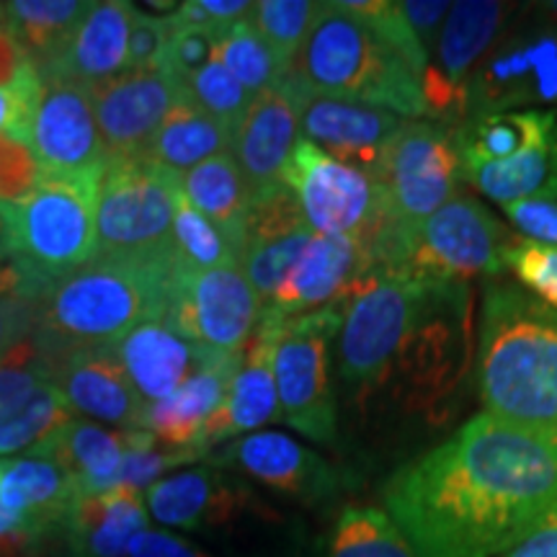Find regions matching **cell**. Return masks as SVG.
<instances>
[{
    "mask_svg": "<svg viewBox=\"0 0 557 557\" xmlns=\"http://www.w3.org/2000/svg\"><path fill=\"white\" fill-rule=\"evenodd\" d=\"M109 160L139 158L186 88L165 67L129 70L88 88Z\"/></svg>",
    "mask_w": 557,
    "mask_h": 557,
    "instance_id": "obj_16",
    "label": "cell"
},
{
    "mask_svg": "<svg viewBox=\"0 0 557 557\" xmlns=\"http://www.w3.org/2000/svg\"><path fill=\"white\" fill-rule=\"evenodd\" d=\"M418 557H504L557 508V434L478 413L382 487Z\"/></svg>",
    "mask_w": 557,
    "mask_h": 557,
    "instance_id": "obj_1",
    "label": "cell"
},
{
    "mask_svg": "<svg viewBox=\"0 0 557 557\" xmlns=\"http://www.w3.org/2000/svg\"><path fill=\"white\" fill-rule=\"evenodd\" d=\"M233 129L207 114L191 96H184L160 124L145 158L178 176L197 169L205 160L230 152Z\"/></svg>",
    "mask_w": 557,
    "mask_h": 557,
    "instance_id": "obj_33",
    "label": "cell"
},
{
    "mask_svg": "<svg viewBox=\"0 0 557 557\" xmlns=\"http://www.w3.org/2000/svg\"><path fill=\"white\" fill-rule=\"evenodd\" d=\"M173 261L186 274L240 263L238 250L227 240V235L199 209H194L184 191L178 194L176 214H173Z\"/></svg>",
    "mask_w": 557,
    "mask_h": 557,
    "instance_id": "obj_39",
    "label": "cell"
},
{
    "mask_svg": "<svg viewBox=\"0 0 557 557\" xmlns=\"http://www.w3.org/2000/svg\"><path fill=\"white\" fill-rule=\"evenodd\" d=\"M184 88L207 114H212L214 120H220L233 132L240 124L243 114L248 111L250 101H253V96L240 86L238 78L220 60V52L205 67H199L184 83Z\"/></svg>",
    "mask_w": 557,
    "mask_h": 557,
    "instance_id": "obj_44",
    "label": "cell"
},
{
    "mask_svg": "<svg viewBox=\"0 0 557 557\" xmlns=\"http://www.w3.org/2000/svg\"><path fill=\"white\" fill-rule=\"evenodd\" d=\"M220 60L225 62L230 73L238 78L243 88L250 96H259L263 90L276 88L287 78L284 67L278 65L276 54L271 47L256 34L253 26L246 21H238L222 34L220 39Z\"/></svg>",
    "mask_w": 557,
    "mask_h": 557,
    "instance_id": "obj_41",
    "label": "cell"
},
{
    "mask_svg": "<svg viewBox=\"0 0 557 557\" xmlns=\"http://www.w3.org/2000/svg\"><path fill=\"white\" fill-rule=\"evenodd\" d=\"M540 24L500 34L468 81L470 120L498 111L557 109V24Z\"/></svg>",
    "mask_w": 557,
    "mask_h": 557,
    "instance_id": "obj_12",
    "label": "cell"
},
{
    "mask_svg": "<svg viewBox=\"0 0 557 557\" xmlns=\"http://www.w3.org/2000/svg\"><path fill=\"white\" fill-rule=\"evenodd\" d=\"M114 348L137 395L148 406L176 393L201 367L209 351H214L178 336L165 318L145 320Z\"/></svg>",
    "mask_w": 557,
    "mask_h": 557,
    "instance_id": "obj_28",
    "label": "cell"
},
{
    "mask_svg": "<svg viewBox=\"0 0 557 557\" xmlns=\"http://www.w3.org/2000/svg\"><path fill=\"white\" fill-rule=\"evenodd\" d=\"M0 24H5V3H0Z\"/></svg>",
    "mask_w": 557,
    "mask_h": 557,
    "instance_id": "obj_59",
    "label": "cell"
},
{
    "mask_svg": "<svg viewBox=\"0 0 557 557\" xmlns=\"http://www.w3.org/2000/svg\"><path fill=\"white\" fill-rule=\"evenodd\" d=\"M344 315L346 299H341L308 315L287 318L278 333L274 374L282 418L315 444H333L338 436L331 357Z\"/></svg>",
    "mask_w": 557,
    "mask_h": 557,
    "instance_id": "obj_9",
    "label": "cell"
},
{
    "mask_svg": "<svg viewBox=\"0 0 557 557\" xmlns=\"http://www.w3.org/2000/svg\"><path fill=\"white\" fill-rule=\"evenodd\" d=\"M312 238L315 230L308 225L302 207L287 184L250 199L240 269L261 305L276 295Z\"/></svg>",
    "mask_w": 557,
    "mask_h": 557,
    "instance_id": "obj_19",
    "label": "cell"
},
{
    "mask_svg": "<svg viewBox=\"0 0 557 557\" xmlns=\"http://www.w3.org/2000/svg\"><path fill=\"white\" fill-rule=\"evenodd\" d=\"M78 500L65 472L47 459L18 457L0 462V511L37 537H52Z\"/></svg>",
    "mask_w": 557,
    "mask_h": 557,
    "instance_id": "obj_30",
    "label": "cell"
},
{
    "mask_svg": "<svg viewBox=\"0 0 557 557\" xmlns=\"http://www.w3.org/2000/svg\"><path fill=\"white\" fill-rule=\"evenodd\" d=\"M16 253V240H13V222L9 207L0 205V256Z\"/></svg>",
    "mask_w": 557,
    "mask_h": 557,
    "instance_id": "obj_57",
    "label": "cell"
},
{
    "mask_svg": "<svg viewBox=\"0 0 557 557\" xmlns=\"http://www.w3.org/2000/svg\"><path fill=\"white\" fill-rule=\"evenodd\" d=\"M60 357L32 331L0 357V421L24 408L41 387L54 385Z\"/></svg>",
    "mask_w": 557,
    "mask_h": 557,
    "instance_id": "obj_38",
    "label": "cell"
},
{
    "mask_svg": "<svg viewBox=\"0 0 557 557\" xmlns=\"http://www.w3.org/2000/svg\"><path fill=\"white\" fill-rule=\"evenodd\" d=\"M148 529V506L139 491L111 487L81 498L52 534L65 557H129V545Z\"/></svg>",
    "mask_w": 557,
    "mask_h": 557,
    "instance_id": "obj_26",
    "label": "cell"
},
{
    "mask_svg": "<svg viewBox=\"0 0 557 557\" xmlns=\"http://www.w3.org/2000/svg\"><path fill=\"white\" fill-rule=\"evenodd\" d=\"M37 305L32 299H0V357L34 331Z\"/></svg>",
    "mask_w": 557,
    "mask_h": 557,
    "instance_id": "obj_54",
    "label": "cell"
},
{
    "mask_svg": "<svg viewBox=\"0 0 557 557\" xmlns=\"http://www.w3.org/2000/svg\"><path fill=\"white\" fill-rule=\"evenodd\" d=\"M282 325V318H274L261 310L259 329H256L246 348H243V367L238 377L233 380L225 406L209 418L205 431H201L197 444L201 457L212 447H218V444L227 442V438L261 429L263 423L282 418L274 374V357Z\"/></svg>",
    "mask_w": 557,
    "mask_h": 557,
    "instance_id": "obj_20",
    "label": "cell"
},
{
    "mask_svg": "<svg viewBox=\"0 0 557 557\" xmlns=\"http://www.w3.org/2000/svg\"><path fill=\"white\" fill-rule=\"evenodd\" d=\"M284 184L318 235L361 240L387 214L380 186L364 173L331 158L305 137L297 139Z\"/></svg>",
    "mask_w": 557,
    "mask_h": 557,
    "instance_id": "obj_14",
    "label": "cell"
},
{
    "mask_svg": "<svg viewBox=\"0 0 557 557\" xmlns=\"http://www.w3.org/2000/svg\"><path fill=\"white\" fill-rule=\"evenodd\" d=\"M101 173H47L24 205L9 207L16 253L41 274L62 278L96 256V197Z\"/></svg>",
    "mask_w": 557,
    "mask_h": 557,
    "instance_id": "obj_10",
    "label": "cell"
},
{
    "mask_svg": "<svg viewBox=\"0 0 557 557\" xmlns=\"http://www.w3.org/2000/svg\"><path fill=\"white\" fill-rule=\"evenodd\" d=\"M462 178H468L480 194L498 201L500 207L508 201L553 191L557 189V137L511 160L468 165L462 169Z\"/></svg>",
    "mask_w": 557,
    "mask_h": 557,
    "instance_id": "obj_36",
    "label": "cell"
},
{
    "mask_svg": "<svg viewBox=\"0 0 557 557\" xmlns=\"http://www.w3.org/2000/svg\"><path fill=\"white\" fill-rule=\"evenodd\" d=\"M26 139L45 171L58 176L101 173L109 160L88 88L54 75H41Z\"/></svg>",
    "mask_w": 557,
    "mask_h": 557,
    "instance_id": "obj_15",
    "label": "cell"
},
{
    "mask_svg": "<svg viewBox=\"0 0 557 557\" xmlns=\"http://www.w3.org/2000/svg\"><path fill=\"white\" fill-rule=\"evenodd\" d=\"M34 75H39V70L34 67L16 34L9 29V24H0V90L21 86Z\"/></svg>",
    "mask_w": 557,
    "mask_h": 557,
    "instance_id": "obj_53",
    "label": "cell"
},
{
    "mask_svg": "<svg viewBox=\"0 0 557 557\" xmlns=\"http://www.w3.org/2000/svg\"><path fill=\"white\" fill-rule=\"evenodd\" d=\"M511 16V3H496V0H459V3H451L442 34L436 39L434 62H429V65L438 70L455 86L468 88L472 70L480 65V60L500 39Z\"/></svg>",
    "mask_w": 557,
    "mask_h": 557,
    "instance_id": "obj_31",
    "label": "cell"
},
{
    "mask_svg": "<svg viewBox=\"0 0 557 557\" xmlns=\"http://www.w3.org/2000/svg\"><path fill=\"white\" fill-rule=\"evenodd\" d=\"M364 276L367 263L357 240L315 233L302 259L295 263L276 295L263 305V312L282 320L308 315L348 299Z\"/></svg>",
    "mask_w": 557,
    "mask_h": 557,
    "instance_id": "obj_24",
    "label": "cell"
},
{
    "mask_svg": "<svg viewBox=\"0 0 557 557\" xmlns=\"http://www.w3.org/2000/svg\"><path fill=\"white\" fill-rule=\"evenodd\" d=\"M475 382L485 413L557 434V310L517 284H487Z\"/></svg>",
    "mask_w": 557,
    "mask_h": 557,
    "instance_id": "obj_2",
    "label": "cell"
},
{
    "mask_svg": "<svg viewBox=\"0 0 557 557\" xmlns=\"http://www.w3.org/2000/svg\"><path fill=\"white\" fill-rule=\"evenodd\" d=\"M320 11H323V3H312V0H259L253 3L248 24L267 41L278 65L289 75Z\"/></svg>",
    "mask_w": 557,
    "mask_h": 557,
    "instance_id": "obj_40",
    "label": "cell"
},
{
    "mask_svg": "<svg viewBox=\"0 0 557 557\" xmlns=\"http://www.w3.org/2000/svg\"><path fill=\"white\" fill-rule=\"evenodd\" d=\"M39 86L41 75H34L32 81L21 83V86L0 90V132H13V135L26 137Z\"/></svg>",
    "mask_w": 557,
    "mask_h": 557,
    "instance_id": "obj_51",
    "label": "cell"
},
{
    "mask_svg": "<svg viewBox=\"0 0 557 557\" xmlns=\"http://www.w3.org/2000/svg\"><path fill=\"white\" fill-rule=\"evenodd\" d=\"M389 111L310 96L305 103L299 132L331 158L351 165L369 178H377L389 139L403 127Z\"/></svg>",
    "mask_w": 557,
    "mask_h": 557,
    "instance_id": "obj_23",
    "label": "cell"
},
{
    "mask_svg": "<svg viewBox=\"0 0 557 557\" xmlns=\"http://www.w3.org/2000/svg\"><path fill=\"white\" fill-rule=\"evenodd\" d=\"M400 5H403V13H406L410 29L416 34V39L421 41V47L426 50L431 60L451 3H447V0H403Z\"/></svg>",
    "mask_w": 557,
    "mask_h": 557,
    "instance_id": "obj_52",
    "label": "cell"
},
{
    "mask_svg": "<svg viewBox=\"0 0 557 557\" xmlns=\"http://www.w3.org/2000/svg\"><path fill=\"white\" fill-rule=\"evenodd\" d=\"M557 137V109H521L472 116L457 129L462 169L500 163Z\"/></svg>",
    "mask_w": 557,
    "mask_h": 557,
    "instance_id": "obj_32",
    "label": "cell"
},
{
    "mask_svg": "<svg viewBox=\"0 0 557 557\" xmlns=\"http://www.w3.org/2000/svg\"><path fill=\"white\" fill-rule=\"evenodd\" d=\"M90 5L94 3L88 0H13L5 3V24L16 34L34 67L47 73L67 50Z\"/></svg>",
    "mask_w": 557,
    "mask_h": 557,
    "instance_id": "obj_35",
    "label": "cell"
},
{
    "mask_svg": "<svg viewBox=\"0 0 557 557\" xmlns=\"http://www.w3.org/2000/svg\"><path fill=\"white\" fill-rule=\"evenodd\" d=\"M292 75L312 96L382 109L400 120H426L416 70L338 3H323Z\"/></svg>",
    "mask_w": 557,
    "mask_h": 557,
    "instance_id": "obj_4",
    "label": "cell"
},
{
    "mask_svg": "<svg viewBox=\"0 0 557 557\" xmlns=\"http://www.w3.org/2000/svg\"><path fill=\"white\" fill-rule=\"evenodd\" d=\"M472 361V302L468 284L431 282L421 315L403 341L387 382L408 408H434Z\"/></svg>",
    "mask_w": 557,
    "mask_h": 557,
    "instance_id": "obj_8",
    "label": "cell"
},
{
    "mask_svg": "<svg viewBox=\"0 0 557 557\" xmlns=\"http://www.w3.org/2000/svg\"><path fill=\"white\" fill-rule=\"evenodd\" d=\"M462 178L457 132L429 120H406L389 139L374 184L403 227H413L457 197Z\"/></svg>",
    "mask_w": 557,
    "mask_h": 557,
    "instance_id": "obj_11",
    "label": "cell"
},
{
    "mask_svg": "<svg viewBox=\"0 0 557 557\" xmlns=\"http://www.w3.org/2000/svg\"><path fill=\"white\" fill-rule=\"evenodd\" d=\"M338 9L351 13L354 18H359L361 24L377 34L382 41H387L416 70L418 78L426 73L431 60L421 41L416 39L413 29H410L400 3H393V0H338Z\"/></svg>",
    "mask_w": 557,
    "mask_h": 557,
    "instance_id": "obj_43",
    "label": "cell"
},
{
    "mask_svg": "<svg viewBox=\"0 0 557 557\" xmlns=\"http://www.w3.org/2000/svg\"><path fill=\"white\" fill-rule=\"evenodd\" d=\"M181 191L194 209H199L227 235V240L240 256L253 194H250L233 152H220V156L199 163L197 169L186 171L181 176Z\"/></svg>",
    "mask_w": 557,
    "mask_h": 557,
    "instance_id": "obj_34",
    "label": "cell"
},
{
    "mask_svg": "<svg viewBox=\"0 0 557 557\" xmlns=\"http://www.w3.org/2000/svg\"><path fill=\"white\" fill-rule=\"evenodd\" d=\"M165 41H169V16H150V13L137 11L129 37L127 73L129 70L160 67Z\"/></svg>",
    "mask_w": 557,
    "mask_h": 557,
    "instance_id": "obj_49",
    "label": "cell"
},
{
    "mask_svg": "<svg viewBox=\"0 0 557 557\" xmlns=\"http://www.w3.org/2000/svg\"><path fill=\"white\" fill-rule=\"evenodd\" d=\"M261 310L240 263H233L201 274L176 271L163 318L191 344L240 354L259 329Z\"/></svg>",
    "mask_w": 557,
    "mask_h": 557,
    "instance_id": "obj_13",
    "label": "cell"
},
{
    "mask_svg": "<svg viewBox=\"0 0 557 557\" xmlns=\"http://www.w3.org/2000/svg\"><path fill=\"white\" fill-rule=\"evenodd\" d=\"M429 287L431 282L406 274H369L348 295L338 333V377L354 400L369 398L387 382Z\"/></svg>",
    "mask_w": 557,
    "mask_h": 557,
    "instance_id": "obj_6",
    "label": "cell"
},
{
    "mask_svg": "<svg viewBox=\"0 0 557 557\" xmlns=\"http://www.w3.org/2000/svg\"><path fill=\"white\" fill-rule=\"evenodd\" d=\"M506 218L524 235V240L557 246V189L534 194L504 205Z\"/></svg>",
    "mask_w": 557,
    "mask_h": 557,
    "instance_id": "obj_48",
    "label": "cell"
},
{
    "mask_svg": "<svg viewBox=\"0 0 557 557\" xmlns=\"http://www.w3.org/2000/svg\"><path fill=\"white\" fill-rule=\"evenodd\" d=\"M504 263L529 295L557 310V246L517 238L506 248Z\"/></svg>",
    "mask_w": 557,
    "mask_h": 557,
    "instance_id": "obj_47",
    "label": "cell"
},
{
    "mask_svg": "<svg viewBox=\"0 0 557 557\" xmlns=\"http://www.w3.org/2000/svg\"><path fill=\"white\" fill-rule=\"evenodd\" d=\"M537 11L542 13V16L555 21L557 24V0H547V3H537Z\"/></svg>",
    "mask_w": 557,
    "mask_h": 557,
    "instance_id": "obj_58",
    "label": "cell"
},
{
    "mask_svg": "<svg viewBox=\"0 0 557 557\" xmlns=\"http://www.w3.org/2000/svg\"><path fill=\"white\" fill-rule=\"evenodd\" d=\"M145 500L152 519L186 532L225 529L253 506H261L246 485L225 475L218 465H201L158 480L148 487Z\"/></svg>",
    "mask_w": 557,
    "mask_h": 557,
    "instance_id": "obj_21",
    "label": "cell"
},
{
    "mask_svg": "<svg viewBox=\"0 0 557 557\" xmlns=\"http://www.w3.org/2000/svg\"><path fill=\"white\" fill-rule=\"evenodd\" d=\"M310 90L295 75H287L276 88L253 96L250 107L233 132L235 163L240 165L250 194H263L284 186L289 158L299 139L305 103Z\"/></svg>",
    "mask_w": 557,
    "mask_h": 557,
    "instance_id": "obj_17",
    "label": "cell"
},
{
    "mask_svg": "<svg viewBox=\"0 0 557 557\" xmlns=\"http://www.w3.org/2000/svg\"><path fill=\"white\" fill-rule=\"evenodd\" d=\"M201 459L194 449H169L158 442L150 431H127V447H124L120 487L143 491L158 483L163 472H169L178 465L197 462Z\"/></svg>",
    "mask_w": 557,
    "mask_h": 557,
    "instance_id": "obj_45",
    "label": "cell"
},
{
    "mask_svg": "<svg viewBox=\"0 0 557 557\" xmlns=\"http://www.w3.org/2000/svg\"><path fill=\"white\" fill-rule=\"evenodd\" d=\"M504 557H557V508Z\"/></svg>",
    "mask_w": 557,
    "mask_h": 557,
    "instance_id": "obj_56",
    "label": "cell"
},
{
    "mask_svg": "<svg viewBox=\"0 0 557 557\" xmlns=\"http://www.w3.org/2000/svg\"><path fill=\"white\" fill-rule=\"evenodd\" d=\"M45 178L47 171L29 139L13 132H0V205H24Z\"/></svg>",
    "mask_w": 557,
    "mask_h": 557,
    "instance_id": "obj_46",
    "label": "cell"
},
{
    "mask_svg": "<svg viewBox=\"0 0 557 557\" xmlns=\"http://www.w3.org/2000/svg\"><path fill=\"white\" fill-rule=\"evenodd\" d=\"M54 385L70 408L114 423L122 431H143L148 403L137 395L114 346H83L60 359Z\"/></svg>",
    "mask_w": 557,
    "mask_h": 557,
    "instance_id": "obj_22",
    "label": "cell"
},
{
    "mask_svg": "<svg viewBox=\"0 0 557 557\" xmlns=\"http://www.w3.org/2000/svg\"><path fill=\"white\" fill-rule=\"evenodd\" d=\"M124 447H127V431H111L99 423L70 418L65 426L26 451V457L58 465L78 498H88L120 487Z\"/></svg>",
    "mask_w": 557,
    "mask_h": 557,
    "instance_id": "obj_29",
    "label": "cell"
},
{
    "mask_svg": "<svg viewBox=\"0 0 557 557\" xmlns=\"http://www.w3.org/2000/svg\"><path fill=\"white\" fill-rule=\"evenodd\" d=\"M243 367L240 354L209 351L201 367L165 400H158L145 410L143 431H150L169 449H197L207 421L225 406L233 380Z\"/></svg>",
    "mask_w": 557,
    "mask_h": 557,
    "instance_id": "obj_25",
    "label": "cell"
},
{
    "mask_svg": "<svg viewBox=\"0 0 557 557\" xmlns=\"http://www.w3.org/2000/svg\"><path fill=\"white\" fill-rule=\"evenodd\" d=\"M70 403L58 385L41 387L16 413L0 421V455L29 451L70 421Z\"/></svg>",
    "mask_w": 557,
    "mask_h": 557,
    "instance_id": "obj_42",
    "label": "cell"
},
{
    "mask_svg": "<svg viewBox=\"0 0 557 557\" xmlns=\"http://www.w3.org/2000/svg\"><path fill=\"white\" fill-rule=\"evenodd\" d=\"M181 176L145 156L107 160L96 197V256L150 261L173 250Z\"/></svg>",
    "mask_w": 557,
    "mask_h": 557,
    "instance_id": "obj_7",
    "label": "cell"
},
{
    "mask_svg": "<svg viewBox=\"0 0 557 557\" xmlns=\"http://www.w3.org/2000/svg\"><path fill=\"white\" fill-rule=\"evenodd\" d=\"M323 557H418L406 534L374 506H348L333 521Z\"/></svg>",
    "mask_w": 557,
    "mask_h": 557,
    "instance_id": "obj_37",
    "label": "cell"
},
{
    "mask_svg": "<svg viewBox=\"0 0 557 557\" xmlns=\"http://www.w3.org/2000/svg\"><path fill=\"white\" fill-rule=\"evenodd\" d=\"M54 278L24 259V256H0V299H32L39 302L52 287Z\"/></svg>",
    "mask_w": 557,
    "mask_h": 557,
    "instance_id": "obj_50",
    "label": "cell"
},
{
    "mask_svg": "<svg viewBox=\"0 0 557 557\" xmlns=\"http://www.w3.org/2000/svg\"><path fill=\"white\" fill-rule=\"evenodd\" d=\"M176 271L173 250L150 261L94 256L54 278L37 305L34 331L60 359L73 348L116 346L139 323L165 315Z\"/></svg>",
    "mask_w": 557,
    "mask_h": 557,
    "instance_id": "obj_3",
    "label": "cell"
},
{
    "mask_svg": "<svg viewBox=\"0 0 557 557\" xmlns=\"http://www.w3.org/2000/svg\"><path fill=\"white\" fill-rule=\"evenodd\" d=\"M218 462L246 472L256 483L310 506L336 498L348 487V478L333 468L329 459L278 431H261L238 438L222 451Z\"/></svg>",
    "mask_w": 557,
    "mask_h": 557,
    "instance_id": "obj_18",
    "label": "cell"
},
{
    "mask_svg": "<svg viewBox=\"0 0 557 557\" xmlns=\"http://www.w3.org/2000/svg\"><path fill=\"white\" fill-rule=\"evenodd\" d=\"M517 240L478 199L455 197L413 227H400L389 246L385 274L421 282L468 284L498 276L506 248Z\"/></svg>",
    "mask_w": 557,
    "mask_h": 557,
    "instance_id": "obj_5",
    "label": "cell"
},
{
    "mask_svg": "<svg viewBox=\"0 0 557 557\" xmlns=\"http://www.w3.org/2000/svg\"><path fill=\"white\" fill-rule=\"evenodd\" d=\"M129 557H209L191 542L176 537L171 532L145 529L129 545Z\"/></svg>",
    "mask_w": 557,
    "mask_h": 557,
    "instance_id": "obj_55",
    "label": "cell"
},
{
    "mask_svg": "<svg viewBox=\"0 0 557 557\" xmlns=\"http://www.w3.org/2000/svg\"><path fill=\"white\" fill-rule=\"evenodd\" d=\"M137 9L122 0H103L90 5L88 16L81 21L78 32L70 39L60 60L39 75H54L94 88L116 75L127 73L129 37Z\"/></svg>",
    "mask_w": 557,
    "mask_h": 557,
    "instance_id": "obj_27",
    "label": "cell"
}]
</instances>
